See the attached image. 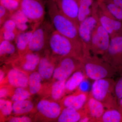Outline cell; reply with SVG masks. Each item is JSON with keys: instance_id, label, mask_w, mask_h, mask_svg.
Masks as SVG:
<instances>
[{"instance_id": "3", "label": "cell", "mask_w": 122, "mask_h": 122, "mask_svg": "<svg viewBox=\"0 0 122 122\" xmlns=\"http://www.w3.org/2000/svg\"><path fill=\"white\" fill-rule=\"evenodd\" d=\"M82 63L87 78L94 81L112 78L118 72L102 58L97 55H91L84 57Z\"/></svg>"}, {"instance_id": "18", "label": "cell", "mask_w": 122, "mask_h": 122, "mask_svg": "<svg viewBox=\"0 0 122 122\" xmlns=\"http://www.w3.org/2000/svg\"><path fill=\"white\" fill-rule=\"evenodd\" d=\"M41 58L38 53L28 52L19 56L17 59L21 63V67L24 70L31 72L38 66Z\"/></svg>"}, {"instance_id": "44", "label": "cell", "mask_w": 122, "mask_h": 122, "mask_svg": "<svg viewBox=\"0 0 122 122\" xmlns=\"http://www.w3.org/2000/svg\"></svg>"}, {"instance_id": "12", "label": "cell", "mask_w": 122, "mask_h": 122, "mask_svg": "<svg viewBox=\"0 0 122 122\" xmlns=\"http://www.w3.org/2000/svg\"><path fill=\"white\" fill-rule=\"evenodd\" d=\"M60 12L78 27L79 5L77 0H53Z\"/></svg>"}, {"instance_id": "27", "label": "cell", "mask_w": 122, "mask_h": 122, "mask_svg": "<svg viewBox=\"0 0 122 122\" xmlns=\"http://www.w3.org/2000/svg\"><path fill=\"white\" fill-rule=\"evenodd\" d=\"M42 78L38 72L31 73L29 77V91L31 94L37 93L41 89Z\"/></svg>"}, {"instance_id": "37", "label": "cell", "mask_w": 122, "mask_h": 122, "mask_svg": "<svg viewBox=\"0 0 122 122\" xmlns=\"http://www.w3.org/2000/svg\"><path fill=\"white\" fill-rule=\"evenodd\" d=\"M90 86V85L89 81L87 80V78H86L82 81L76 90L81 92H89V91Z\"/></svg>"}, {"instance_id": "40", "label": "cell", "mask_w": 122, "mask_h": 122, "mask_svg": "<svg viewBox=\"0 0 122 122\" xmlns=\"http://www.w3.org/2000/svg\"><path fill=\"white\" fill-rule=\"evenodd\" d=\"M79 122H92V119L90 116L87 115L83 116L79 120Z\"/></svg>"}, {"instance_id": "4", "label": "cell", "mask_w": 122, "mask_h": 122, "mask_svg": "<svg viewBox=\"0 0 122 122\" xmlns=\"http://www.w3.org/2000/svg\"><path fill=\"white\" fill-rule=\"evenodd\" d=\"M115 83L112 78L94 81L90 93L92 97L102 102L105 107L118 109L117 100L114 94Z\"/></svg>"}, {"instance_id": "32", "label": "cell", "mask_w": 122, "mask_h": 122, "mask_svg": "<svg viewBox=\"0 0 122 122\" xmlns=\"http://www.w3.org/2000/svg\"><path fill=\"white\" fill-rule=\"evenodd\" d=\"M0 110L2 115L8 116L13 112V104L12 102L4 99H0Z\"/></svg>"}, {"instance_id": "35", "label": "cell", "mask_w": 122, "mask_h": 122, "mask_svg": "<svg viewBox=\"0 0 122 122\" xmlns=\"http://www.w3.org/2000/svg\"><path fill=\"white\" fill-rule=\"evenodd\" d=\"M12 13L5 7L0 5V25H2L6 21L11 18Z\"/></svg>"}, {"instance_id": "29", "label": "cell", "mask_w": 122, "mask_h": 122, "mask_svg": "<svg viewBox=\"0 0 122 122\" xmlns=\"http://www.w3.org/2000/svg\"><path fill=\"white\" fill-rule=\"evenodd\" d=\"M16 46L12 44V41L5 40H0V56L1 58L12 56L16 54Z\"/></svg>"}, {"instance_id": "2", "label": "cell", "mask_w": 122, "mask_h": 122, "mask_svg": "<svg viewBox=\"0 0 122 122\" xmlns=\"http://www.w3.org/2000/svg\"><path fill=\"white\" fill-rule=\"evenodd\" d=\"M48 46L52 56L57 60L66 56L75 57L82 59L84 57L82 47L55 30L50 36Z\"/></svg>"}, {"instance_id": "22", "label": "cell", "mask_w": 122, "mask_h": 122, "mask_svg": "<svg viewBox=\"0 0 122 122\" xmlns=\"http://www.w3.org/2000/svg\"><path fill=\"white\" fill-rule=\"evenodd\" d=\"M87 78L83 68L76 71L66 80V92L71 93L77 89L81 82Z\"/></svg>"}, {"instance_id": "7", "label": "cell", "mask_w": 122, "mask_h": 122, "mask_svg": "<svg viewBox=\"0 0 122 122\" xmlns=\"http://www.w3.org/2000/svg\"><path fill=\"white\" fill-rule=\"evenodd\" d=\"M58 61L53 75L56 81L66 80L75 71L83 68L82 59L76 57H63Z\"/></svg>"}, {"instance_id": "10", "label": "cell", "mask_w": 122, "mask_h": 122, "mask_svg": "<svg viewBox=\"0 0 122 122\" xmlns=\"http://www.w3.org/2000/svg\"><path fill=\"white\" fill-rule=\"evenodd\" d=\"M111 39L109 34L98 22L92 35L91 52L93 55L102 56L108 49Z\"/></svg>"}, {"instance_id": "43", "label": "cell", "mask_w": 122, "mask_h": 122, "mask_svg": "<svg viewBox=\"0 0 122 122\" xmlns=\"http://www.w3.org/2000/svg\"><path fill=\"white\" fill-rule=\"evenodd\" d=\"M5 74L4 72L2 70H0V83L3 81L5 78Z\"/></svg>"}, {"instance_id": "28", "label": "cell", "mask_w": 122, "mask_h": 122, "mask_svg": "<svg viewBox=\"0 0 122 122\" xmlns=\"http://www.w3.org/2000/svg\"><path fill=\"white\" fill-rule=\"evenodd\" d=\"M66 80L56 81L53 84L51 90V96L55 101L60 100L66 93Z\"/></svg>"}, {"instance_id": "25", "label": "cell", "mask_w": 122, "mask_h": 122, "mask_svg": "<svg viewBox=\"0 0 122 122\" xmlns=\"http://www.w3.org/2000/svg\"><path fill=\"white\" fill-rule=\"evenodd\" d=\"M33 108V103L28 99L15 102L13 104V112L15 114L28 113L32 111Z\"/></svg>"}, {"instance_id": "11", "label": "cell", "mask_w": 122, "mask_h": 122, "mask_svg": "<svg viewBox=\"0 0 122 122\" xmlns=\"http://www.w3.org/2000/svg\"><path fill=\"white\" fill-rule=\"evenodd\" d=\"M96 13L98 22L106 30L111 37L117 35H122V21L116 20L107 15L99 9L97 3Z\"/></svg>"}, {"instance_id": "33", "label": "cell", "mask_w": 122, "mask_h": 122, "mask_svg": "<svg viewBox=\"0 0 122 122\" xmlns=\"http://www.w3.org/2000/svg\"><path fill=\"white\" fill-rule=\"evenodd\" d=\"M20 31H9L0 30V40H5L12 41L15 40L18 35Z\"/></svg>"}, {"instance_id": "41", "label": "cell", "mask_w": 122, "mask_h": 122, "mask_svg": "<svg viewBox=\"0 0 122 122\" xmlns=\"http://www.w3.org/2000/svg\"><path fill=\"white\" fill-rule=\"evenodd\" d=\"M110 0L118 7L122 9V0Z\"/></svg>"}, {"instance_id": "13", "label": "cell", "mask_w": 122, "mask_h": 122, "mask_svg": "<svg viewBox=\"0 0 122 122\" xmlns=\"http://www.w3.org/2000/svg\"><path fill=\"white\" fill-rule=\"evenodd\" d=\"M62 105L56 102L46 99L40 100L37 103L38 112L44 117L50 119L58 118L63 108Z\"/></svg>"}, {"instance_id": "19", "label": "cell", "mask_w": 122, "mask_h": 122, "mask_svg": "<svg viewBox=\"0 0 122 122\" xmlns=\"http://www.w3.org/2000/svg\"><path fill=\"white\" fill-rule=\"evenodd\" d=\"M41 24H35L31 30L20 32L18 35L15 41L19 56L27 52L28 46L33 33L36 27Z\"/></svg>"}, {"instance_id": "20", "label": "cell", "mask_w": 122, "mask_h": 122, "mask_svg": "<svg viewBox=\"0 0 122 122\" xmlns=\"http://www.w3.org/2000/svg\"><path fill=\"white\" fill-rule=\"evenodd\" d=\"M99 9L103 12L122 21V9L110 0H99L97 3Z\"/></svg>"}, {"instance_id": "15", "label": "cell", "mask_w": 122, "mask_h": 122, "mask_svg": "<svg viewBox=\"0 0 122 122\" xmlns=\"http://www.w3.org/2000/svg\"><path fill=\"white\" fill-rule=\"evenodd\" d=\"M105 107L102 102L95 98L89 93L87 102L83 109L92 122H99L105 112Z\"/></svg>"}, {"instance_id": "39", "label": "cell", "mask_w": 122, "mask_h": 122, "mask_svg": "<svg viewBox=\"0 0 122 122\" xmlns=\"http://www.w3.org/2000/svg\"><path fill=\"white\" fill-rule=\"evenodd\" d=\"M9 91L8 90L6 87H3L1 88L0 90V98L4 99L8 95Z\"/></svg>"}, {"instance_id": "8", "label": "cell", "mask_w": 122, "mask_h": 122, "mask_svg": "<svg viewBox=\"0 0 122 122\" xmlns=\"http://www.w3.org/2000/svg\"><path fill=\"white\" fill-rule=\"evenodd\" d=\"M102 56L118 72L122 70V35L111 37L108 49Z\"/></svg>"}, {"instance_id": "42", "label": "cell", "mask_w": 122, "mask_h": 122, "mask_svg": "<svg viewBox=\"0 0 122 122\" xmlns=\"http://www.w3.org/2000/svg\"><path fill=\"white\" fill-rule=\"evenodd\" d=\"M118 109L122 113V98L117 101Z\"/></svg>"}, {"instance_id": "38", "label": "cell", "mask_w": 122, "mask_h": 122, "mask_svg": "<svg viewBox=\"0 0 122 122\" xmlns=\"http://www.w3.org/2000/svg\"><path fill=\"white\" fill-rule=\"evenodd\" d=\"M31 121L30 118L25 116L12 117L8 120L10 122H30Z\"/></svg>"}, {"instance_id": "16", "label": "cell", "mask_w": 122, "mask_h": 122, "mask_svg": "<svg viewBox=\"0 0 122 122\" xmlns=\"http://www.w3.org/2000/svg\"><path fill=\"white\" fill-rule=\"evenodd\" d=\"M57 60L48 53L41 57L38 65V72L42 79L48 80L53 74L55 68L54 61Z\"/></svg>"}, {"instance_id": "30", "label": "cell", "mask_w": 122, "mask_h": 122, "mask_svg": "<svg viewBox=\"0 0 122 122\" xmlns=\"http://www.w3.org/2000/svg\"><path fill=\"white\" fill-rule=\"evenodd\" d=\"M31 94L29 91L25 89V88L17 87L11 96V100L15 102L27 100L30 98Z\"/></svg>"}, {"instance_id": "24", "label": "cell", "mask_w": 122, "mask_h": 122, "mask_svg": "<svg viewBox=\"0 0 122 122\" xmlns=\"http://www.w3.org/2000/svg\"><path fill=\"white\" fill-rule=\"evenodd\" d=\"M10 18L15 21L17 28L21 32L27 30L28 29L27 23H30L28 18L20 9L12 13Z\"/></svg>"}, {"instance_id": "1", "label": "cell", "mask_w": 122, "mask_h": 122, "mask_svg": "<svg viewBox=\"0 0 122 122\" xmlns=\"http://www.w3.org/2000/svg\"><path fill=\"white\" fill-rule=\"evenodd\" d=\"M46 4L48 15L55 30L83 48L78 26L61 13L53 0H48Z\"/></svg>"}, {"instance_id": "17", "label": "cell", "mask_w": 122, "mask_h": 122, "mask_svg": "<svg viewBox=\"0 0 122 122\" xmlns=\"http://www.w3.org/2000/svg\"><path fill=\"white\" fill-rule=\"evenodd\" d=\"M7 77L9 83L13 87L25 88L28 86L29 77L25 73L18 69L10 70Z\"/></svg>"}, {"instance_id": "23", "label": "cell", "mask_w": 122, "mask_h": 122, "mask_svg": "<svg viewBox=\"0 0 122 122\" xmlns=\"http://www.w3.org/2000/svg\"><path fill=\"white\" fill-rule=\"evenodd\" d=\"M77 1L79 5L78 20L79 24L92 14L94 3L93 0Z\"/></svg>"}, {"instance_id": "5", "label": "cell", "mask_w": 122, "mask_h": 122, "mask_svg": "<svg viewBox=\"0 0 122 122\" xmlns=\"http://www.w3.org/2000/svg\"><path fill=\"white\" fill-rule=\"evenodd\" d=\"M54 30L52 23L43 21L34 31L26 52L38 53L48 46L50 36Z\"/></svg>"}, {"instance_id": "21", "label": "cell", "mask_w": 122, "mask_h": 122, "mask_svg": "<svg viewBox=\"0 0 122 122\" xmlns=\"http://www.w3.org/2000/svg\"><path fill=\"white\" fill-rule=\"evenodd\" d=\"M87 115L83 109L77 110L71 107H64L57 119L59 122H79L83 116Z\"/></svg>"}, {"instance_id": "6", "label": "cell", "mask_w": 122, "mask_h": 122, "mask_svg": "<svg viewBox=\"0 0 122 122\" xmlns=\"http://www.w3.org/2000/svg\"><path fill=\"white\" fill-rule=\"evenodd\" d=\"M97 5V4L94 3L92 14L80 22L78 25L79 35L83 45L84 57L91 55L90 46L92 35L98 23L96 13Z\"/></svg>"}, {"instance_id": "14", "label": "cell", "mask_w": 122, "mask_h": 122, "mask_svg": "<svg viewBox=\"0 0 122 122\" xmlns=\"http://www.w3.org/2000/svg\"><path fill=\"white\" fill-rule=\"evenodd\" d=\"M89 93L76 90L74 94L63 98L61 100L62 106L64 107H73L77 110H82L87 102Z\"/></svg>"}, {"instance_id": "26", "label": "cell", "mask_w": 122, "mask_h": 122, "mask_svg": "<svg viewBox=\"0 0 122 122\" xmlns=\"http://www.w3.org/2000/svg\"><path fill=\"white\" fill-rule=\"evenodd\" d=\"M99 122H122V113L116 108L105 110Z\"/></svg>"}, {"instance_id": "34", "label": "cell", "mask_w": 122, "mask_h": 122, "mask_svg": "<svg viewBox=\"0 0 122 122\" xmlns=\"http://www.w3.org/2000/svg\"><path fill=\"white\" fill-rule=\"evenodd\" d=\"M114 94L117 101L122 98V74L115 83Z\"/></svg>"}, {"instance_id": "9", "label": "cell", "mask_w": 122, "mask_h": 122, "mask_svg": "<svg viewBox=\"0 0 122 122\" xmlns=\"http://www.w3.org/2000/svg\"><path fill=\"white\" fill-rule=\"evenodd\" d=\"M20 9L34 25L44 20L45 11L43 0H21Z\"/></svg>"}, {"instance_id": "36", "label": "cell", "mask_w": 122, "mask_h": 122, "mask_svg": "<svg viewBox=\"0 0 122 122\" xmlns=\"http://www.w3.org/2000/svg\"><path fill=\"white\" fill-rule=\"evenodd\" d=\"M0 30L9 31H18L15 21L11 18L7 20L1 26ZM20 31V30H19Z\"/></svg>"}, {"instance_id": "31", "label": "cell", "mask_w": 122, "mask_h": 122, "mask_svg": "<svg viewBox=\"0 0 122 122\" xmlns=\"http://www.w3.org/2000/svg\"><path fill=\"white\" fill-rule=\"evenodd\" d=\"M21 0H0V5L5 7L11 13L20 9Z\"/></svg>"}]
</instances>
